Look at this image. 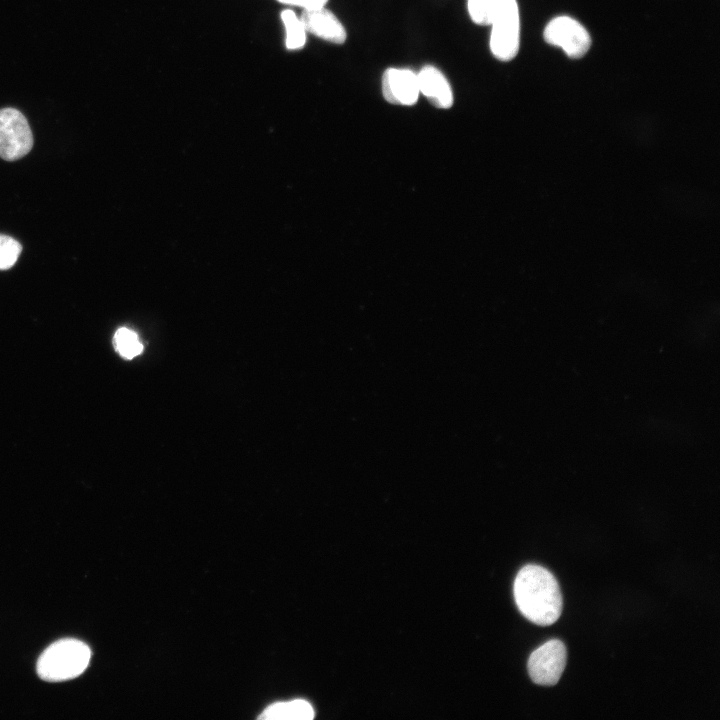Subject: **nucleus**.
Returning <instances> with one entry per match:
<instances>
[{
  "label": "nucleus",
  "instance_id": "nucleus-1",
  "mask_svg": "<svg viewBox=\"0 0 720 720\" xmlns=\"http://www.w3.org/2000/svg\"><path fill=\"white\" fill-rule=\"evenodd\" d=\"M513 592L518 609L531 622L547 626L560 617V587L546 568L534 564L521 568L515 578Z\"/></svg>",
  "mask_w": 720,
  "mask_h": 720
},
{
  "label": "nucleus",
  "instance_id": "nucleus-2",
  "mask_svg": "<svg viewBox=\"0 0 720 720\" xmlns=\"http://www.w3.org/2000/svg\"><path fill=\"white\" fill-rule=\"evenodd\" d=\"M89 647L77 639H61L47 647L37 661L38 676L49 682L73 679L87 668Z\"/></svg>",
  "mask_w": 720,
  "mask_h": 720
},
{
  "label": "nucleus",
  "instance_id": "nucleus-3",
  "mask_svg": "<svg viewBox=\"0 0 720 720\" xmlns=\"http://www.w3.org/2000/svg\"><path fill=\"white\" fill-rule=\"evenodd\" d=\"M490 50L500 61H510L518 53L520 16L516 0H503L490 23Z\"/></svg>",
  "mask_w": 720,
  "mask_h": 720
},
{
  "label": "nucleus",
  "instance_id": "nucleus-4",
  "mask_svg": "<svg viewBox=\"0 0 720 720\" xmlns=\"http://www.w3.org/2000/svg\"><path fill=\"white\" fill-rule=\"evenodd\" d=\"M33 136L25 116L15 108L0 109V157L14 161L32 149Z\"/></svg>",
  "mask_w": 720,
  "mask_h": 720
},
{
  "label": "nucleus",
  "instance_id": "nucleus-5",
  "mask_svg": "<svg viewBox=\"0 0 720 720\" xmlns=\"http://www.w3.org/2000/svg\"><path fill=\"white\" fill-rule=\"evenodd\" d=\"M567 651L564 643L558 639L549 640L536 650L528 659V672L532 681L538 685H555L566 666Z\"/></svg>",
  "mask_w": 720,
  "mask_h": 720
},
{
  "label": "nucleus",
  "instance_id": "nucleus-6",
  "mask_svg": "<svg viewBox=\"0 0 720 720\" xmlns=\"http://www.w3.org/2000/svg\"><path fill=\"white\" fill-rule=\"evenodd\" d=\"M544 38L547 43L562 48L570 58L584 56L591 45L587 30L569 16L552 19L544 30Z\"/></svg>",
  "mask_w": 720,
  "mask_h": 720
},
{
  "label": "nucleus",
  "instance_id": "nucleus-7",
  "mask_svg": "<svg viewBox=\"0 0 720 720\" xmlns=\"http://www.w3.org/2000/svg\"><path fill=\"white\" fill-rule=\"evenodd\" d=\"M381 89L384 99L395 105H414L420 95L417 73L407 68L386 69Z\"/></svg>",
  "mask_w": 720,
  "mask_h": 720
},
{
  "label": "nucleus",
  "instance_id": "nucleus-8",
  "mask_svg": "<svg viewBox=\"0 0 720 720\" xmlns=\"http://www.w3.org/2000/svg\"><path fill=\"white\" fill-rule=\"evenodd\" d=\"M307 33L333 44H343L347 32L337 16L325 6L303 9L300 16Z\"/></svg>",
  "mask_w": 720,
  "mask_h": 720
},
{
  "label": "nucleus",
  "instance_id": "nucleus-9",
  "mask_svg": "<svg viewBox=\"0 0 720 720\" xmlns=\"http://www.w3.org/2000/svg\"><path fill=\"white\" fill-rule=\"evenodd\" d=\"M419 91L434 107L448 109L453 105V91L446 76L433 65H424L417 73Z\"/></svg>",
  "mask_w": 720,
  "mask_h": 720
},
{
  "label": "nucleus",
  "instance_id": "nucleus-10",
  "mask_svg": "<svg viewBox=\"0 0 720 720\" xmlns=\"http://www.w3.org/2000/svg\"><path fill=\"white\" fill-rule=\"evenodd\" d=\"M314 717V710L310 703L297 699L290 702H281L270 705L262 713L261 719H299L309 720Z\"/></svg>",
  "mask_w": 720,
  "mask_h": 720
},
{
  "label": "nucleus",
  "instance_id": "nucleus-11",
  "mask_svg": "<svg viewBox=\"0 0 720 720\" xmlns=\"http://www.w3.org/2000/svg\"><path fill=\"white\" fill-rule=\"evenodd\" d=\"M280 16L286 31V48L288 50H297L304 47L307 32L300 16H297L291 9L283 10Z\"/></svg>",
  "mask_w": 720,
  "mask_h": 720
},
{
  "label": "nucleus",
  "instance_id": "nucleus-12",
  "mask_svg": "<svg viewBox=\"0 0 720 720\" xmlns=\"http://www.w3.org/2000/svg\"><path fill=\"white\" fill-rule=\"evenodd\" d=\"M113 343L117 352L126 359L136 357L143 350L137 334L126 327H121L115 332Z\"/></svg>",
  "mask_w": 720,
  "mask_h": 720
},
{
  "label": "nucleus",
  "instance_id": "nucleus-13",
  "mask_svg": "<svg viewBox=\"0 0 720 720\" xmlns=\"http://www.w3.org/2000/svg\"><path fill=\"white\" fill-rule=\"evenodd\" d=\"M503 0H467L470 19L477 25H490Z\"/></svg>",
  "mask_w": 720,
  "mask_h": 720
},
{
  "label": "nucleus",
  "instance_id": "nucleus-14",
  "mask_svg": "<svg viewBox=\"0 0 720 720\" xmlns=\"http://www.w3.org/2000/svg\"><path fill=\"white\" fill-rule=\"evenodd\" d=\"M22 251L21 244L7 235L0 234V270L11 268Z\"/></svg>",
  "mask_w": 720,
  "mask_h": 720
},
{
  "label": "nucleus",
  "instance_id": "nucleus-15",
  "mask_svg": "<svg viewBox=\"0 0 720 720\" xmlns=\"http://www.w3.org/2000/svg\"><path fill=\"white\" fill-rule=\"evenodd\" d=\"M280 3L298 6L303 9H312L325 6L328 0H277Z\"/></svg>",
  "mask_w": 720,
  "mask_h": 720
}]
</instances>
